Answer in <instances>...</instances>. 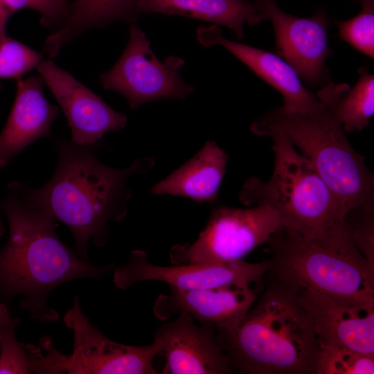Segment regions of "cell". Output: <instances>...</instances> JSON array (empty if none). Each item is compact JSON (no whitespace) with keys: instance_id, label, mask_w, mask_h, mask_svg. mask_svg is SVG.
<instances>
[{"instance_id":"obj_13","label":"cell","mask_w":374,"mask_h":374,"mask_svg":"<svg viewBox=\"0 0 374 374\" xmlns=\"http://www.w3.org/2000/svg\"><path fill=\"white\" fill-rule=\"evenodd\" d=\"M166 359L163 374L231 373L229 356L211 323H197L188 313H178L173 321L154 334Z\"/></svg>"},{"instance_id":"obj_23","label":"cell","mask_w":374,"mask_h":374,"mask_svg":"<svg viewBox=\"0 0 374 374\" xmlns=\"http://www.w3.org/2000/svg\"><path fill=\"white\" fill-rule=\"evenodd\" d=\"M20 319L12 318L0 303V373H30V362L26 344H20L15 329Z\"/></svg>"},{"instance_id":"obj_6","label":"cell","mask_w":374,"mask_h":374,"mask_svg":"<svg viewBox=\"0 0 374 374\" xmlns=\"http://www.w3.org/2000/svg\"><path fill=\"white\" fill-rule=\"evenodd\" d=\"M258 136L273 141L274 167L266 181L252 177L239 197L247 206L267 204L285 229L310 238H322L345 221L338 199L309 160L282 132L268 129Z\"/></svg>"},{"instance_id":"obj_9","label":"cell","mask_w":374,"mask_h":374,"mask_svg":"<svg viewBox=\"0 0 374 374\" xmlns=\"http://www.w3.org/2000/svg\"><path fill=\"white\" fill-rule=\"evenodd\" d=\"M183 60L161 62L153 53L143 31L132 24L128 43L114 65L100 75L103 87L125 96L132 109L157 99L181 98L193 91L181 78Z\"/></svg>"},{"instance_id":"obj_2","label":"cell","mask_w":374,"mask_h":374,"mask_svg":"<svg viewBox=\"0 0 374 374\" xmlns=\"http://www.w3.org/2000/svg\"><path fill=\"white\" fill-rule=\"evenodd\" d=\"M21 183L12 181L0 202L9 227L0 249V299L21 296L20 305L40 322H56L57 311L47 303L59 285L77 278H99L114 267H97L81 258L56 233L57 221L26 203Z\"/></svg>"},{"instance_id":"obj_7","label":"cell","mask_w":374,"mask_h":374,"mask_svg":"<svg viewBox=\"0 0 374 374\" xmlns=\"http://www.w3.org/2000/svg\"><path fill=\"white\" fill-rule=\"evenodd\" d=\"M283 228L278 214L269 205L219 206L213 210L197 240L175 245L170 257L175 265L244 260Z\"/></svg>"},{"instance_id":"obj_17","label":"cell","mask_w":374,"mask_h":374,"mask_svg":"<svg viewBox=\"0 0 374 374\" xmlns=\"http://www.w3.org/2000/svg\"><path fill=\"white\" fill-rule=\"evenodd\" d=\"M44 84L39 75L17 80L15 98L0 132V168L6 167L34 141L52 137L51 127L60 109L46 99Z\"/></svg>"},{"instance_id":"obj_19","label":"cell","mask_w":374,"mask_h":374,"mask_svg":"<svg viewBox=\"0 0 374 374\" xmlns=\"http://www.w3.org/2000/svg\"><path fill=\"white\" fill-rule=\"evenodd\" d=\"M141 13L189 17L227 26L239 39L245 24L256 26L266 19L255 2L245 0H137Z\"/></svg>"},{"instance_id":"obj_3","label":"cell","mask_w":374,"mask_h":374,"mask_svg":"<svg viewBox=\"0 0 374 374\" xmlns=\"http://www.w3.org/2000/svg\"><path fill=\"white\" fill-rule=\"evenodd\" d=\"M300 290L278 279L270 283L237 330L217 336L232 372L315 374L319 341L299 301Z\"/></svg>"},{"instance_id":"obj_21","label":"cell","mask_w":374,"mask_h":374,"mask_svg":"<svg viewBox=\"0 0 374 374\" xmlns=\"http://www.w3.org/2000/svg\"><path fill=\"white\" fill-rule=\"evenodd\" d=\"M355 85L340 96L336 113L345 132L360 131L369 125L374 114V75L366 66L358 70Z\"/></svg>"},{"instance_id":"obj_10","label":"cell","mask_w":374,"mask_h":374,"mask_svg":"<svg viewBox=\"0 0 374 374\" xmlns=\"http://www.w3.org/2000/svg\"><path fill=\"white\" fill-rule=\"evenodd\" d=\"M269 271L267 260L261 262H204L159 266L150 263L146 253L134 251L128 262L115 269L114 282L121 289L136 283L158 280L172 289L193 290L215 287L231 283H258Z\"/></svg>"},{"instance_id":"obj_4","label":"cell","mask_w":374,"mask_h":374,"mask_svg":"<svg viewBox=\"0 0 374 374\" xmlns=\"http://www.w3.org/2000/svg\"><path fill=\"white\" fill-rule=\"evenodd\" d=\"M328 79L316 93L323 103L308 112H290L276 107L256 119L251 132H283L312 163L338 199L344 213L362 206L374 205V176L346 138L336 113L337 101L347 88Z\"/></svg>"},{"instance_id":"obj_8","label":"cell","mask_w":374,"mask_h":374,"mask_svg":"<svg viewBox=\"0 0 374 374\" xmlns=\"http://www.w3.org/2000/svg\"><path fill=\"white\" fill-rule=\"evenodd\" d=\"M63 319L73 331V350L69 355L53 350L52 373H158L153 360L161 349L156 341L148 346H129L112 341L83 314L76 296Z\"/></svg>"},{"instance_id":"obj_12","label":"cell","mask_w":374,"mask_h":374,"mask_svg":"<svg viewBox=\"0 0 374 374\" xmlns=\"http://www.w3.org/2000/svg\"><path fill=\"white\" fill-rule=\"evenodd\" d=\"M36 69L66 116L73 143L92 144L105 133L120 131L126 125L125 115L111 108L51 59L42 60Z\"/></svg>"},{"instance_id":"obj_1","label":"cell","mask_w":374,"mask_h":374,"mask_svg":"<svg viewBox=\"0 0 374 374\" xmlns=\"http://www.w3.org/2000/svg\"><path fill=\"white\" fill-rule=\"evenodd\" d=\"M53 139L58 158L52 177L39 188L21 184V197L28 205L65 224L73 237L76 253L89 262V242L103 247L109 224L121 221L127 213L128 179L148 171L154 161L141 159L117 169L98 159L100 141L78 145L62 136Z\"/></svg>"},{"instance_id":"obj_11","label":"cell","mask_w":374,"mask_h":374,"mask_svg":"<svg viewBox=\"0 0 374 374\" xmlns=\"http://www.w3.org/2000/svg\"><path fill=\"white\" fill-rule=\"evenodd\" d=\"M275 33L277 55L290 65L309 87L325 82L326 59L332 54L328 44V17L320 9L311 17L283 11L275 0H255Z\"/></svg>"},{"instance_id":"obj_22","label":"cell","mask_w":374,"mask_h":374,"mask_svg":"<svg viewBox=\"0 0 374 374\" xmlns=\"http://www.w3.org/2000/svg\"><path fill=\"white\" fill-rule=\"evenodd\" d=\"M315 374H373L374 357L319 340Z\"/></svg>"},{"instance_id":"obj_5","label":"cell","mask_w":374,"mask_h":374,"mask_svg":"<svg viewBox=\"0 0 374 374\" xmlns=\"http://www.w3.org/2000/svg\"><path fill=\"white\" fill-rule=\"evenodd\" d=\"M268 244V271L276 279L344 305L374 308V269L354 243L346 221L322 238L283 228Z\"/></svg>"},{"instance_id":"obj_14","label":"cell","mask_w":374,"mask_h":374,"mask_svg":"<svg viewBox=\"0 0 374 374\" xmlns=\"http://www.w3.org/2000/svg\"><path fill=\"white\" fill-rule=\"evenodd\" d=\"M247 283L193 290L172 289L169 295L157 300L154 310L159 317L168 318L186 312L199 323L213 325L218 337L232 335L253 305L257 294Z\"/></svg>"},{"instance_id":"obj_28","label":"cell","mask_w":374,"mask_h":374,"mask_svg":"<svg viewBox=\"0 0 374 374\" xmlns=\"http://www.w3.org/2000/svg\"><path fill=\"white\" fill-rule=\"evenodd\" d=\"M12 15L3 0H0V43L5 39L6 35V25L8 19Z\"/></svg>"},{"instance_id":"obj_18","label":"cell","mask_w":374,"mask_h":374,"mask_svg":"<svg viewBox=\"0 0 374 374\" xmlns=\"http://www.w3.org/2000/svg\"><path fill=\"white\" fill-rule=\"evenodd\" d=\"M227 161L226 152L215 141H207L193 158L156 184L151 193L213 202L217 199Z\"/></svg>"},{"instance_id":"obj_20","label":"cell","mask_w":374,"mask_h":374,"mask_svg":"<svg viewBox=\"0 0 374 374\" xmlns=\"http://www.w3.org/2000/svg\"><path fill=\"white\" fill-rule=\"evenodd\" d=\"M137 0H74L64 25L46 39L42 54L48 59L57 55L62 46L84 31L117 21L134 23L138 18Z\"/></svg>"},{"instance_id":"obj_24","label":"cell","mask_w":374,"mask_h":374,"mask_svg":"<svg viewBox=\"0 0 374 374\" xmlns=\"http://www.w3.org/2000/svg\"><path fill=\"white\" fill-rule=\"evenodd\" d=\"M362 9L355 17L335 21L340 38L362 53L374 57V0H361Z\"/></svg>"},{"instance_id":"obj_15","label":"cell","mask_w":374,"mask_h":374,"mask_svg":"<svg viewBox=\"0 0 374 374\" xmlns=\"http://www.w3.org/2000/svg\"><path fill=\"white\" fill-rule=\"evenodd\" d=\"M197 39L205 46L220 44L276 89L282 96L283 110L308 112L319 109L323 103L316 93L308 89L294 69L278 55L224 38L216 24L197 28Z\"/></svg>"},{"instance_id":"obj_29","label":"cell","mask_w":374,"mask_h":374,"mask_svg":"<svg viewBox=\"0 0 374 374\" xmlns=\"http://www.w3.org/2000/svg\"><path fill=\"white\" fill-rule=\"evenodd\" d=\"M6 229L0 215V237L5 233Z\"/></svg>"},{"instance_id":"obj_26","label":"cell","mask_w":374,"mask_h":374,"mask_svg":"<svg viewBox=\"0 0 374 374\" xmlns=\"http://www.w3.org/2000/svg\"><path fill=\"white\" fill-rule=\"evenodd\" d=\"M345 221L354 243L374 269V205L350 210Z\"/></svg>"},{"instance_id":"obj_16","label":"cell","mask_w":374,"mask_h":374,"mask_svg":"<svg viewBox=\"0 0 374 374\" xmlns=\"http://www.w3.org/2000/svg\"><path fill=\"white\" fill-rule=\"evenodd\" d=\"M301 290L299 301L319 340L374 357V308L349 306L317 291Z\"/></svg>"},{"instance_id":"obj_25","label":"cell","mask_w":374,"mask_h":374,"mask_svg":"<svg viewBox=\"0 0 374 374\" xmlns=\"http://www.w3.org/2000/svg\"><path fill=\"white\" fill-rule=\"evenodd\" d=\"M44 57L42 53L6 36L0 43V80L22 78L24 74L37 68ZM1 88L0 82V91Z\"/></svg>"},{"instance_id":"obj_27","label":"cell","mask_w":374,"mask_h":374,"mask_svg":"<svg viewBox=\"0 0 374 374\" xmlns=\"http://www.w3.org/2000/svg\"><path fill=\"white\" fill-rule=\"evenodd\" d=\"M13 14L22 9H33L42 15L41 24L55 31L66 21L71 8L68 0H3Z\"/></svg>"}]
</instances>
